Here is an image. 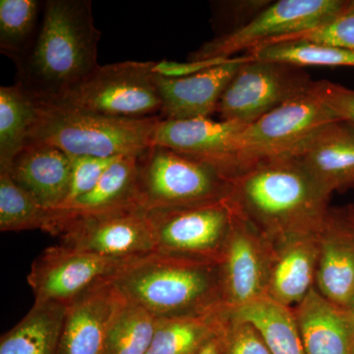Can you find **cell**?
Instances as JSON below:
<instances>
[{
  "mask_svg": "<svg viewBox=\"0 0 354 354\" xmlns=\"http://www.w3.org/2000/svg\"><path fill=\"white\" fill-rule=\"evenodd\" d=\"M330 197L299 157L247 167L230 179L228 191L237 213L272 246L319 234L329 214Z\"/></svg>",
  "mask_w": 354,
  "mask_h": 354,
  "instance_id": "obj_1",
  "label": "cell"
},
{
  "mask_svg": "<svg viewBox=\"0 0 354 354\" xmlns=\"http://www.w3.org/2000/svg\"><path fill=\"white\" fill-rule=\"evenodd\" d=\"M90 0H46L38 36L15 64L16 84L39 102L64 94L100 66Z\"/></svg>",
  "mask_w": 354,
  "mask_h": 354,
  "instance_id": "obj_2",
  "label": "cell"
},
{
  "mask_svg": "<svg viewBox=\"0 0 354 354\" xmlns=\"http://www.w3.org/2000/svg\"><path fill=\"white\" fill-rule=\"evenodd\" d=\"M118 293L156 318L223 308L218 264L158 252L133 258L111 279Z\"/></svg>",
  "mask_w": 354,
  "mask_h": 354,
  "instance_id": "obj_3",
  "label": "cell"
},
{
  "mask_svg": "<svg viewBox=\"0 0 354 354\" xmlns=\"http://www.w3.org/2000/svg\"><path fill=\"white\" fill-rule=\"evenodd\" d=\"M39 102L30 143L53 145L69 156L114 158L141 155L153 146L160 116L118 118Z\"/></svg>",
  "mask_w": 354,
  "mask_h": 354,
  "instance_id": "obj_4",
  "label": "cell"
},
{
  "mask_svg": "<svg viewBox=\"0 0 354 354\" xmlns=\"http://www.w3.org/2000/svg\"><path fill=\"white\" fill-rule=\"evenodd\" d=\"M228 191L227 177L208 160L160 146L138 157V202L146 211L216 201Z\"/></svg>",
  "mask_w": 354,
  "mask_h": 354,
  "instance_id": "obj_5",
  "label": "cell"
},
{
  "mask_svg": "<svg viewBox=\"0 0 354 354\" xmlns=\"http://www.w3.org/2000/svg\"><path fill=\"white\" fill-rule=\"evenodd\" d=\"M153 67V62L100 65L64 94L50 101L39 102L109 118L158 116L162 104Z\"/></svg>",
  "mask_w": 354,
  "mask_h": 354,
  "instance_id": "obj_6",
  "label": "cell"
},
{
  "mask_svg": "<svg viewBox=\"0 0 354 354\" xmlns=\"http://www.w3.org/2000/svg\"><path fill=\"white\" fill-rule=\"evenodd\" d=\"M314 84L307 92L247 125L236 153L239 172L262 160L298 157L319 133L342 120L324 102Z\"/></svg>",
  "mask_w": 354,
  "mask_h": 354,
  "instance_id": "obj_7",
  "label": "cell"
},
{
  "mask_svg": "<svg viewBox=\"0 0 354 354\" xmlns=\"http://www.w3.org/2000/svg\"><path fill=\"white\" fill-rule=\"evenodd\" d=\"M156 252L218 264L236 211L228 199L148 211Z\"/></svg>",
  "mask_w": 354,
  "mask_h": 354,
  "instance_id": "obj_8",
  "label": "cell"
},
{
  "mask_svg": "<svg viewBox=\"0 0 354 354\" xmlns=\"http://www.w3.org/2000/svg\"><path fill=\"white\" fill-rule=\"evenodd\" d=\"M313 83L304 68L250 55L228 84L216 113L221 120L250 125L307 92Z\"/></svg>",
  "mask_w": 354,
  "mask_h": 354,
  "instance_id": "obj_9",
  "label": "cell"
},
{
  "mask_svg": "<svg viewBox=\"0 0 354 354\" xmlns=\"http://www.w3.org/2000/svg\"><path fill=\"white\" fill-rule=\"evenodd\" d=\"M346 0H279L245 25L221 34L202 44L189 60L230 58L281 37L306 31L334 17L346 6Z\"/></svg>",
  "mask_w": 354,
  "mask_h": 354,
  "instance_id": "obj_10",
  "label": "cell"
},
{
  "mask_svg": "<svg viewBox=\"0 0 354 354\" xmlns=\"http://www.w3.org/2000/svg\"><path fill=\"white\" fill-rule=\"evenodd\" d=\"M46 232L60 244L104 257L129 259L156 252L148 211L136 208L51 221Z\"/></svg>",
  "mask_w": 354,
  "mask_h": 354,
  "instance_id": "obj_11",
  "label": "cell"
},
{
  "mask_svg": "<svg viewBox=\"0 0 354 354\" xmlns=\"http://www.w3.org/2000/svg\"><path fill=\"white\" fill-rule=\"evenodd\" d=\"M129 259L104 257L57 244L32 262L28 283L35 302L67 304L88 288L111 279Z\"/></svg>",
  "mask_w": 354,
  "mask_h": 354,
  "instance_id": "obj_12",
  "label": "cell"
},
{
  "mask_svg": "<svg viewBox=\"0 0 354 354\" xmlns=\"http://www.w3.org/2000/svg\"><path fill=\"white\" fill-rule=\"evenodd\" d=\"M274 255V246L236 212L218 262L223 309L267 297Z\"/></svg>",
  "mask_w": 354,
  "mask_h": 354,
  "instance_id": "obj_13",
  "label": "cell"
},
{
  "mask_svg": "<svg viewBox=\"0 0 354 354\" xmlns=\"http://www.w3.org/2000/svg\"><path fill=\"white\" fill-rule=\"evenodd\" d=\"M247 125L209 118L164 120L160 118L153 146L165 147L208 160L220 167L228 180L239 172L236 153Z\"/></svg>",
  "mask_w": 354,
  "mask_h": 354,
  "instance_id": "obj_14",
  "label": "cell"
},
{
  "mask_svg": "<svg viewBox=\"0 0 354 354\" xmlns=\"http://www.w3.org/2000/svg\"><path fill=\"white\" fill-rule=\"evenodd\" d=\"M250 55L230 57L227 62L194 75L167 78L156 74L164 120L209 118L216 113L218 102L228 84Z\"/></svg>",
  "mask_w": 354,
  "mask_h": 354,
  "instance_id": "obj_15",
  "label": "cell"
},
{
  "mask_svg": "<svg viewBox=\"0 0 354 354\" xmlns=\"http://www.w3.org/2000/svg\"><path fill=\"white\" fill-rule=\"evenodd\" d=\"M318 239L315 290L332 304L351 308L354 299V230L342 209H330Z\"/></svg>",
  "mask_w": 354,
  "mask_h": 354,
  "instance_id": "obj_16",
  "label": "cell"
},
{
  "mask_svg": "<svg viewBox=\"0 0 354 354\" xmlns=\"http://www.w3.org/2000/svg\"><path fill=\"white\" fill-rule=\"evenodd\" d=\"M120 297L106 279L67 304L58 354H104L106 329Z\"/></svg>",
  "mask_w": 354,
  "mask_h": 354,
  "instance_id": "obj_17",
  "label": "cell"
},
{
  "mask_svg": "<svg viewBox=\"0 0 354 354\" xmlns=\"http://www.w3.org/2000/svg\"><path fill=\"white\" fill-rule=\"evenodd\" d=\"M44 209L62 208L68 196L71 158L64 151L39 142L28 144L3 167Z\"/></svg>",
  "mask_w": 354,
  "mask_h": 354,
  "instance_id": "obj_18",
  "label": "cell"
},
{
  "mask_svg": "<svg viewBox=\"0 0 354 354\" xmlns=\"http://www.w3.org/2000/svg\"><path fill=\"white\" fill-rule=\"evenodd\" d=\"M304 354H353L354 312L330 302L315 288L293 308Z\"/></svg>",
  "mask_w": 354,
  "mask_h": 354,
  "instance_id": "obj_19",
  "label": "cell"
},
{
  "mask_svg": "<svg viewBox=\"0 0 354 354\" xmlns=\"http://www.w3.org/2000/svg\"><path fill=\"white\" fill-rule=\"evenodd\" d=\"M318 234L295 237L274 246L267 297L295 308L315 288L319 259Z\"/></svg>",
  "mask_w": 354,
  "mask_h": 354,
  "instance_id": "obj_20",
  "label": "cell"
},
{
  "mask_svg": "<svg viewBox=\"0 0 354 354\" xmlns=\"http://www.w3.org/2000/svg\"><path fill=\"white\" fill-rule=\"evenodd\" d=\"M298 157L330 194L354 189V125L348 121L326 127Z\"/></svg>",
  "mask_w": 354,
  "mask_h": 354,
  "instance_id": "obj_21",
  "label": "cell"
},
{
  "mask_svg": "<svg viewBox=\"0 0 354 354\" xmlns=\"http://www.w3.org/2000/svg\"><path fill=\"white\" fill-rule=\"evenodd\" d=\"M139 156H122L116 158L104 172L97 185L85 196L79 198L65 208L50 209L46 232L53 221L77 216L102 215L140 207Z\"/></svg>",
  "mask_w": 354,
  "mask_h": 354,
  "instance_id": "obj_22",
  "label": "cell"
},
{
  "mask_svg": "<svg viewBox=\"0 0 354 354\" xmlns=\"http://www.w3.org/2000/svg\"><path fill=\"white\" fill-rule=\"evenodd\" d=\"M66 304L35 302L0 339V354H58Z\"/></svg>",
  "mask_w": 354,
  "mask_h": 354,
  "instance_id": "obj_23",
  "label": "cell"
},
{
  "mask_svg": "<svg viewBox=\"0 0 354 354\" xmlns=\"http://www.w3.org/2000/svg\"><path fill=\"white\" fill-rule=\"evenodd\" d=\"M227 311L252 324L272 354H304L293 308L264 297Z\"/></svg>",
  "mask_w": 354,
  "mask_h": 354,
  "instance_id": "obj_24",
  "label": "cell"
},
{
  "mask_svg": "<svg viewBox=\"0 0 354 354\" xmlns=\"http://www.w3.org/2000/svg\"><path fill=\"white\" fill-rule=\"evenodd\" d=\"M39 102L18 84L0 88V169L29 144Z\"/></svg>",
  "mask_w": 354,
  "mask_h": 354,
  "instance_id": "obj_25",
  "label": "cell"
},
{
  "mask_svg": "<svg viewBox=\"0 0 354 354\" xmlns=\"http://www.w3.org/2000/svg\"><path fill=\"white\" fill-rule=\"evenodd\" d=\"M218 311L201 316L157 318L147 354H200L216 335Z\"/></svg>",
  "mask_w": 354,
  "mask_h": 354,
  "instance_id": "obj_26",
  "label": "cell"
},
{
  "mask_svg": "<svg viewBox=\"0 0 354 354\" xmlns=\"http://www.w3.org/2000/svg\"><path fill=\"white\" fill-rule=\"evenodd\" d=\"M156 324L148 310L120 295L106 329L104 354H147Z\"/></svg>",
  "mask_w": 354,
  "mask_h": 354,
  "instance_id": "obj_27",
  "label": "cell"
},
{
  "mask_svg": "<svg viewBox=\"0 0 354 354\" xmlns=\"http://www.w3.org/2000/svg\"><path fill=\"white\" fill-rule=\"evenodd\" d=\"M44 2L39 0L0 1V50L14 64L27 55L41 26Z\"/></svg>",
  "mask_w": 354,
  "mask_h": 354,
  "instance_id": "obj_28",
  "label": "cell"
},
{
  "mask_svg": "<svg viewBox=\"0 0 354 354\" xmlns=\"http://www.w3.org/2000/svg\"><path fill=\"white\" fill-rule=\"evenodd\" d=\"M255 59L306 66L354 67V50L313 41H293L264 44L248 51Z\"/></svg>",
  "mask_w": 354,
  "mask_h": 354,
  "instance_id": "obj_29",
  "label": "cell"
},
{
  "mask_svg": "<svg viewBox=\"0 0 354 354\" xmlns=\"http://www.w3.org/2000/svg\"><path fill=\"white\" fill-rule=\"evenodd\" d=\"M50 211L0 169V230L2 232L41 230L46 232Z\"/></svg>",
  "mask_w": 354,
  "mask_h": 354,
  "instance_id": "obj_30",
  "label": "cell"
},
{
  "mask_svg": "<svg viewBox=\"0 0 354 354\" xmlns=\"http://www.w3.org/2000/svg\"><path fill=\"white\" fill-rule=\"evenodd\" d=\"M216 335L220 354H272L252 324L223 308L218 313Z\"/></svg>",
  "mask_w": 354,
  "mask_h": 354,
  "instance_id": "obj_31",
  "label": "cell"
},
{
  "mask_svg": "<svg viewBox=\"0 0 354 354\" xmlns=\"http://www.w3.org/2000/svg\"><path fill=\"white\" fill-rule=\"evenodd\" d=\"M293 41H313L354 50V0H346V6L322 24L306 31L272 39L265 44Z\"/></svg>",
  "mask_w": 354,
  "mask_h": 354,
  "instance_id": "obj_32",
  "label": "cell"
},
{
  "mask_svg": "<svg viewBox=\"0 0 354 354\" xmlns=\"http://www.w3.org/2000/svg\"><path fill=\"white\" fill-rule=\"evenodd\" d=\"M120 157L97 158L88 156H70L71 179L66 202L62 208L69 206L79 198L85 196L97 185L106 169Z\"/></svg>",
  "mask_w": 354,
  "mask_h": 354,
  "instance_id": "obj_33",
  "label": "cell"
},
{
  "mask_svg": "<svg viewBox=\"0 0 354 354\" xmlns=\"http://www.w3.org/2000/svg\"><path fill=\"white\" fill-rule=\"evenodd\" d=\"M317 93L342 120L354 125V90L330 81H315Z\"/></svg>",
  "mask_w": 354,
  "mask_h": 354,
  "instance_id": "obj_34",
  "label": "cell"
},
{
  "mask_svg": "<svg viewBox=\"0 0 354 354\" xmlns=\"http://www.w3.org/2000/svg\"><path fill=\"white\" fill-rule=\"evenodd\" d=\"M272 1H230L218 3L215 11V19L218 23L225 20L227 24L232 26L230 31H234L237 28L245 25L252 20L261 11L264 10ZM225 34V32H223Z\"/></svg>",
  "mask_w": 354,
  "mask_h": 354,
  "instance_id": "obj_35",
  "label": "cell"
},
{
  "mask_svg": "<svg viewBox=\"0 0 354 354\" xmlns=\"http://www.w3.org/2000/svg\"><path fill=\"white\" fill-rule=\"evenodd\" d=\"M230 58H214L208 60H188L185 64L174 62H153V70L158 76L167 78H181L194 75L204 70L227 62Z\"/></svg>",
  "mask_w": 354,
  "mask_h": 354,
  "instance_id": "obj_36",
  "label": "cell"
},
{
  "mask_svg": "<svg viewBox=\"0 0 354 354\" xmlns=\"http://www.w3.org/2000/svg\"><path fill=\"white\" fill-rule=\"evenodd\" d=\"M342 212L348 225L354 230V204H351L348 206L344 207V208H342Z\"/></svg>",
  "mask_w": 354,
  "mask_h": 354,
  "instance_id": "obj_37",
  "label": "cell"
},
{
  "mask_svg": "<svg viewBox=\"0 0 354 354\" xmlns=\"http://www.w3.org/2000/svg\"><path fill=\"white\" fill-rule=\"evenodd\" d=\"M200 354H220L216 335L211 342H209L208 344H207L206 346H205V348L203 349Z\"/></svg>",
  "mask_w": 354,
  "mask_h": 354,
  "instance_id": "obj_38",
  "label": "cell"
},
{
  "mask_svg": "<svg viewBox=\"0 0 354 354\" xmlns=\"http://www.w3.org/2000/svg\"><path fill=\"white\" fill-rule=\"evenodd\" d=\"M351 309L353 310V311L354 312V299H353V304H351Z\"/></svg>",
  "mask_w": 354,
  "mask_h": 354,
  "instance_id": "obj_39",
  "label": "cell"
},
{
  "mask_svg": "<svg viewBox=\"0 0 354 354\" xmlns=\"http://www.w3.org/2000/svg\"><path fill=\"white\" fill-rule=\"evenodd\" d=\"M353 354H354V348H353Z\"/></svg>",
  "mask_w": 354,
  "mask_h": 354,
  "instance_id": "obj_40",
  "label": "cell"
}]
</instances>
